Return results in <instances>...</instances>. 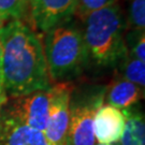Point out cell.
Here are the masks:
<instances>
[{"label":"cell","instance_id":"1","mask_svg":"<svg viewBox=\"0 0 145 145\" xmlns=\"http://www.w3.org/2000/svg\"><path fill=\"white\" fill-rule=\"evenodd\" d=\"M1 68L8 98L51 88L43 45L21 20L0 25Z\"/></svg>","mask_w":145,"mask_h":145},{"label":"cell","instance_id":"2","mask_svg":"<svg viewBox=\"0 0 145 145\" xmlns=\"http://www.w3.org/2000/svg\"><path fill=\"white\" fill-rule=\"evenodd\" d=\"M83 38L89 59L100 67L117 65L126 54V23L120 7L114 3L85 17Z\"/></svg>","mask_w":145,"mask_h":145},{"label":"cell","instance_id":"3","mask_svg":"<svg viewBox=\"0 0 145 145\" xmlns=\"http://www.w3.org/2000/svg\"><path fill=\"white\" fill-rule=\"evenodd\" d=\"M42 45L51 82H69L83 72L89 61L83 31L70 22L45 32Z\"/></svg>","mask_w":145,"mask_h":145},{"label":"cell","instance_id":"4","mask_svg":"<svg viewBox=\"0 0 145 145\" xmlns=\"http://www.w3.org/2000/svg\"><path fill=\"white\" fill-rule=\"evenodd\" d=\"M72 85L61 82L48 89V117L43 131L47 145H66L70 121Z\"/></svg>","mask_w":145,"mask_h":145},{"label":"cell","instance_id":"5","mask_svg":"<svg viewBox=\"0 0 145 145\" xmlns=\"http://www.w3.org/2000/svg\"><path fill=\"white\" fill-rule=\"evenodd\" d=\"M104 90L70 103V121L66 145H96L93 116L103 104Z\"/></svg>","mask_w":145,"mask_h":145},{"label":"cell","instance_id":"6","mask_svg":"<svg viewBox=\"0 0 145 145\" xmlns=\"http://www.w3.org/2000/svg\"><path fill=\"white\" fill-rule=\"evenodd\" d=\"M2 110L28 127L43 132L48 117V89L12 98Z\"/></svg>","mask_w":145,"mask_h":145},{"label":"cell","instance_id":"7","mask_svg":"<svg viewBox=\"0 0 145 145\" xmlns=\"http://www.w3.org/2000/svg\"><path fill=\"white\" fill-rule=\"evenodd\" d=\"M31 23L37 30L47 32L71 21L76 0H29Z\"/></svg>","mask_w":145,"mask_h":145},{"label":"cell","instance_id":"8","mask_svg":"<svg viewBox=\"0 0 145 145\" xmlns=\"http://www.w3.org/2000/svg\"><path fill=\"white\" fill-rule=\"evenodd\" d=\"M126 116L123 110L109 104L99 106L93 116V135L99 144H117L123 135Z\"/></svg>","mask_w":145,"mask_h":145},{"label":"cell","instance_id":"9","mask_svg":"<svg viewBox=\"0 0 145 145\" xmlns=\"http://www.w3.org/2000/svg\"><path fill=\"white\" fill-rule=\"evenodd\" d=\"M0 145H47V142L42 131L32 129L1 110Z\"/></svg>","mask_w":145,"mask_h":145},{"label":"cell","instance_id":"10","mask_svg":"<svg viewBox=\"0 0 145 145\" xmlns=\"http://www.w3.org/2000/svg\"><path fill=\"white\" fill-rule=\"evenodd\" d=\"M144 96V89L125 78H118L104 90L103 101L119 110H127L137 104Z\"/></svg>","mask_w":145,"mask_h":145},{"label":"cell","instance_id":"11","mask_svg":"<svg viewBox=\"0 0 145 145\" xmlns=\"http://www.w3.org/2000/svg\"><path fill=\"white\" fill-rule=\"evenodd\" d=\"M123 111L126 124L123 135L116 145H145L144 115L132 108Z\"/></svg>","mask_w":145,"mask_h":145},{"label":"cell","instance_id":"12","mask_svg":"<svg viewBox=\"0 0 145 145\" xmlns=\"http://www.w3.org/2000/svg\"><path fill=\"white\" fill-rule=\"evenodd\" d=\"M121 78L143 88L145 86V61L129 56L127 52L117 63Z\"/></svg>","mask_w":145,"mask_h":145},{"label":"cell","instance_id":"13","mask_svg":"<svg viewBox=\"0 0 145 145\" xmlns=\"http://www.w3.org/2000/svg\"><path fill=\"white\" fill-rule=\"evenodd\" d=\"M29 8V0H0V24L21 20Z\"/></svg>","mask_w":145,"mask_h":145},{"label":"cell","instance_id":"14","mask_svg":"<svg viewBox=\"0 0 145 145\" xmlns=\"http://www.w3.org/2000/svg\"><path fill=\"white\" fill-rule=\"evenodd\" d=\"M127 54L139 60L145 61V38L143 30H133L125 35Z\"/></svg>","mask_w":145,"mask_h":145},{"label":"cell","instance_id":"15","mask_svg":"<svg viewBox=\"0 0 145 145\" xmlns=\"http://www.w3.org/2000/svg\"><path fill=\"white\" fill-rule=\"evenodd\" d=\"M128 22L133 30H143L145 28V0H129Z\"/></svg>","mask_w":145,"mask_h":145},{"label":"cell","instance_id":"16","mask_svg":"<svg viewBox=\"0 0 145 145\" xmlns=\"http://www.w3.org/2000/svg\"><path fill=\"white\" fill-rule=\"evenodd\" d=\"M117 3V0H76L75 13L85 17L89 13Z\"/></svg>","mask_w":145,"mask_h":145},{"label":"cell","instance_id":"17","mask_svg":"<svg viewBox=\"0 0 145 145\" xmlns=\"http://www.w3.org/2000/svg\"><path fill=\"white\" fill-rule=\"evenodd\" d=\"M7 102H8V96L5 88V82H3V74H2V68H1V50H0V112L3 109Z\"/></svg>","mask_w":145,"mask_h":145},{"label":"cell","instance_id":"18","mask_svg":"<svg viewBox=\"0 0 145 145\" xmlns=\"http://www.w3.org/2000/svg\"><path fill=\"white\" fill-rule=\"evenodd\" d=\"M96 145H105V144H96Z\"/></svg>","mask_w":145,"mask_h":145}]
</instances>
